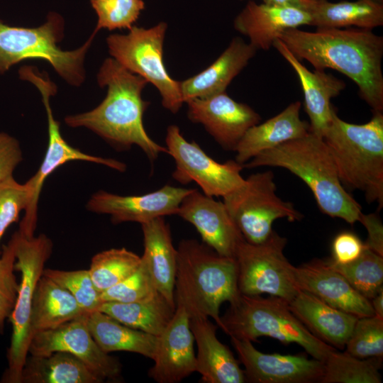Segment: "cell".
<instances>
[{
  "label": "cell",
  "mask_w": 383,
  "mask_h": 383,
  "mask_svg": "<svg viewBox=\"0 0 383 383\" xmlns=\"http://www.w3.org/2000/svg\"><path fill=\"white\" fill-rule=\"evenodd\" d=\"M379 4H383V0H371Z\"/></svg>",
  "instance_id": "7dc6e473"
},
{
  "label": "cell",
  "mask_w": 383,
  "mask_h": 383,
  "mask_svg": "<svg viewBox=\"0 0 383 383\" xmlns=\"http://www.w3.org/2000/svg\"><path fill=\"white\" fill-rule=\"evenodd\" d=\"M98 311L123 325L159 336L171 321L175 309L160 295L145 301H104Z\"/></svg>",
  "instance_id": "1f68e13d"
},
{
  "label": "cell",
  "mask_w": 383,
  "mask_h": 383,
  "mask_svg": "<svg viewBox=\"0 0 383 383\" xmlns=\"http://www.w3.org/2000/svg\"><path fill=\"white\" fill-rule=\"evenodd\" d=\"M345 189L364 193L368 204L383 206V113L363 124L339 118L333 110L323 136Z\"/></svg>",
  "instance_id": "5b68a950"
},
{
  "label": "cell",
  "mask_w": 383,
  "mask_h": 383,
  "mask_svg": "<svg viewBox=\"0 0 383 383\" xmlns=\"http://www.w3.org/2000/svg\"><path fill=\"white\" fill-rule=\"evenodd\" d=\"M16 245L14 233L0 255V333H4L5 321L13 309L19 288L14 274Z\"/></svg>",
  "instance_id": "ab89813d"
},
{
  "label": "cell",
  "mask_w": 383,
  "mask_h": 383,
  "mask_svg": "<svg viewBox=\"0 0 383 383\" xmlns=\"http://www.w3.org/2000/svg\"><path fill=\"white\" fill-rule=\"evenodd\" d=\"M370 301L374 315L383 318V288Z\"/></svg>",
  "instance_id": "bcb514c9"
},
{
  "label": "cell",
  "mask_w": 383,
  "mask_h": 383,
  "mask_svg": "<svg viewBox=\"0 0 383 383\" xmlns=\"http://www.w3.org/2000/svg\"><path fill=\"white\" fill-rule=\"evenodd\" d=\"M262 3L281 7L293 8L310 12L316 0H262Z\"/></svg>",
  "instance_id": "f6af8a7d"
},
{
  "label": "cell",
  "mask_w": 383,
  "mask_h": 383,
  "mask_svg": "<svg viewBox=\"0 0 383 383\" xmlns=\"http://www.w3.org/2000/svg\"><path fill=\"white\" fill-rule=\"evenodd\" d=\"M167 153L175 162L172 177L181 184L195 182L209 196H224L245 182L242 165L235 160L220 163L209 157L195 142L187 141L176 125L167 129Z\"/></svg>",
  "instance_id": "4fadbf2b"
},
{
  "label": "cell",
  "mask_w": 383,
  "mask_h": 383,
  "mask_svg": "<svg viewBox=\"0 0 383 383\" xmlns=\"http://www.w3.org/2000/svg\"><path fill=\"white\" fill-rule=\"evenodd\" d=\"M365 243L351 232L337 235L332 243L331 260L338 264H347L356 260L365 249Z\"/></svg>",
  "instance_id": "b9f144b4"
},
{
  "label": "cell",
  "mask_w": 383,
  "mask_h": 383,
  "mask_svg": "<svg viewBox=\"0 0 383 383\" xmlns=\"http://www.w3.org/2000/svg\"><path fill=\"white\" fill-rule=\"evenodd\" d=\"M326 261L355 290L369 300L383 288V256L367 248L351 262L338 264L331 259Z\"/></svg>",
  "instance_id": "e575fe53"
},
{
  "label": "cell",
  "mask_w": 383,
  "mask_h": 383,
  "mask_svg": "<svg viewBox=\"0 0 383 383\" xmlns=\"http://www.w3.org/2000/svg\"><path fill=\"white\" fill-rule=\"evenodd\" d=\"M289 307L313 335L339 349L345 347L358 318L302 290L289 303Z\"/></svg>",
  "instance_id": "d4e9b609"
},
{
  "label": "cell",
  "mask_w": 383,
  "mask_h": 383,
  "mask_svg": "<svg viewBox=\"0 0 383 383\" xmlns=\"http://www.w3.org/2000/svg\"><path fill=\"white\" fill-rule=\"evenodd\" d=\"M246 380L254 383L320 382L324 362L301 355L266 354L257 350L251 341L231 337Z\"/></svg>",
  "instance_id": "2e32d148"
},
{
  "label": "cell",
  "mask_w": 383,
  "mask_h": 383,
  "mask_svg": "<svg viewBox=\"0 0 383 383\" xmlns=\"http://www.w3.org/2000/svg\"><path fill=\"white\" fill-rule=\"evenodd\" d=\"M287 239L273 231L270 238L259 244L245 239L238 245L235 260L237 265L238 287L248 296L267 294L289 303L297 294L293 265L284 254Z\"/></svg>",
  "instance_id": "8fae6325"
},
{
  "label": "cell",
  "mask_w": 383,
  "mask_h": 383,
  "mask_svg": "<svg viewBox=\"0 0 383 383\" xmlns=\"http://www.w3.org/2000/svg\"><path fill=\"white\" fill-rule=\"evenodd\" d=\"M174 286L176 306L189 318H212L221 327L220 307L240 296L234 257L218 254L194 239L179 242Z\"/></svg>",
  "instance_id": "277c9868"
},
{
  "label": "cell",
  "mask_w": 383,
  "mask_h": 383,
  "mask_svg": "<svg viewBox=\"0 0 383 383\" xmlns=\"http://www.w3.org/2000/svg\"><path fill=\"white\" fill-rule=\"evenodd\" d=\"M88 314L64 287L43 274L35 292L30 318L33 337Z\"/></svg>",
  "instance_id": "83f0119b"
},
{
  "label": "cell",
  "mask_w": 383,
  "mask_h": 383,
  "mask_svg": "<svg viewBox=\"0 0 383 383\" xmlns=\"http://www.w3.org/2000/svg\"><path fill=\"white\" fill-rule=\"evenodd\" d=\"M31 200V191L26 182L20 184L13 176L0 182V241L6 229L18 219Z\"/></svg>",
  "instance_id": "60d3db41"
},
{
  "label": "cell",
  "mask_w": 383,
  "mask_h": 383,
  "mask_svg": "<svg viewBox=\"0 0 383 383\" xmlns=\"http://www.w3.org/2000/svg\"><path fill=\"white\" fill-rule=\"evenodd\" d=\"M348 354L361 359L383 356V318H358L345 345Z\"/></svg>",
  "instance_id": "74e56055"
},
{
  "label": "cell",
  "mask_w": 383,
  "mask_h": 383,
  "mask_svg": "<svg viewBox=\"0 0 383 383\" xmlns=\"http://www.w3.org/2000/svg\"><path fill=\"white\" fill-rule=\"evenodd\" d=\"M160 295L149 270L141 260L140 267L135 272L102 292L101 298L103 302L129 303L152 300Z\"/></svg>",
  "instance_id": "f35d334b"
},
{
  "label": "cell",
  "mask_w": 383,
  "mask_h": 383,
  "mask_svg": "<svg viewBox=\"0 0 383 383\" xmlns=\"http://www.w3.org/2000/svg\"><path fill=\"white\" fill-rule=\"evenodd\" d=\"M15 235V270L20 272L21 280L16 303L9 318L12 333L7 350V367L0 381L2 383H21L22 370L31 341L30 318L33 297L52 249L51 240L45 234L26 238L18 231Z\"/></svg>",
  "instance_id": "ba28073f"
},
{
  "label": "cell",
  "mask_w": 383,
  "mask_h": 383,
  "mask_svg": "<svg viewBox=\"0 0 383 383\" xmlns=\"http://www.w3.org/2000/svg\"><path fill=\"white\" fill-rule=\"evenodd\" d=\"M310 26L316 28H343L356 26L372 30L383 26V4L371 0L331 2L316 0Z\"/></svg>",
  "instance_id": "4dcf8cb0"
},
{
  "label": "cell",
  "mask_w": 383,
  "mask_h": 383,
  "mask_svg": "<svg viewBox=\"0 0 383 383\" xmlns=\"http://www.w3.org/2000/svg\"><path fill=\"white\" fill-rule=\"evenodd\" d=\"M167 29V24L163 21L149 28L133 26L127 34L109 35L106 43L111 57L154 85L161 96L163 107L176 113L184 101L180 82L170 76L164 64Z\"/></svg>",
  "instance_id": "9c48e42d"
},
{
  "label": "cell",
  "mask_w": 383,
  "mask_h": 383,
  "mask_svg": "<svg viewBox=\"0 0 383 383\" xmlns=\"http://www.w3.org/2000/svg\"><path fill=\"white\" fill-rule=\"evenodd\" d=\"M97 16L94 33L101 29H131L145 9L143 0H90Z\"/></svg>",
  "instance_id": "d590c367"
},
{
  "label": "cell",
  "mask_w": 383,
  "mask_h": 383,
  "mask_svg": "<svg viewBox=\"0 0 383 383\" xmlns=\"http://www.w3.org/2000/svg\"><path fill=\"white\" fill-rule=\"evenodd\" d=\"M295 283L326 304L358 318L374 316L370 301L355 290L326 260L293 266Z\"/></svg>",
  "instance_id": "ffe728a7"
},
{
  "label": "cell",
  "mask_w": 383,
  "mask_h": 383,
  "mask_svg": "<svg viewBox=\"0 0 383 383\" xmlns=\"http://www.w3.org/2000/svg\"><path fill=\"white\" fill-rule=\"evenodd\" d=\"M300 109L299 101L293 102L277 115L250 128L235 150V160L243 165L263 151L307 135L310 125L301 119Z\"/></svg>",
  "instance_id": "484cf974"
},
{
  "label": "cell",
  "mask_w": 383,
  "mask_h": 383,
  "mask_svg": "<svg viewBox=\"0 0 383 383\" xmlns=\"http://www.w3.org/2000/svg\"><path fill=\"white\" fill-rule=\"evenodd\" d=\"M97 82L101 87H107L104 100L89 111L66 116V124L87 128L121 149L135 145L151 162L160 153H167L166 147L155 143L143 126V117L149 102L143 99L142 92L148 82L112 57L103 62Z\"/></svg>",
  "instance_id": "7a4b0ae2"
},
{
  "label": "cell",
  "mask_w": 383,
  "mask_h": 383,
  "mask_svg": "<svg viewBox=\"0 0 383 383\" xmlns=\"http://www.w3.org/2000/svg\"><path fill=\"white\" fill-rule=\"evenodd\" d=\"M381 357L361 359L336 350L324 362L321 383H381Z\"/></svg>",
  "instance_id": "d6a6232c"
},
{
  "label": "cell",
  "mask_w": 383,
  "mask_h": 383,
  "mask_svg": "<svg viewBox=\"0 0 383 383\" xmlns=\"http://www.w3.org/2000/svg\"><path fill=\"white\" fill-rule=\"evenodd\" d=\"M177 215L192 224L204 243L218 254L235 258L244 238L223 202L192 189L182 199Z\"/></svg>",
  "instance_id": "ac0fdd59"
},
{
  "label": "cell",
  "mask_w": 383,
  "mask_h": 383,
  "mask_svg": "<svg viewBox=\"0 0 383 383\" xmlns=\"http://www.w3.org/2000/svg\"><path fill=\"white\" fill-rule=\"evenodd\" d=\"M272 47L296 72L304 94L305 111L310 120V131L323 138L334 109L331 99L345 89V82L324 70H309L292 55L280 39H277Z\"/></svg>",
  "instance_id": "44dd1931"
},
{
  "label": "cell",
  "mask_w": 383,
  "mask_h": 383,
  "mask_svg": "<svg viewBox=\"0 0 383 383\" xmlns=\"http://www.w3.org/2000/svg\"><path fill=\"white\" fill-rule=\"evenodd\" d=\"M263 166L282 167L299 177L309 187L323 213L350 224L360 221L361 206L341 184L323 138L309 132L263 151L243 165L248 169Z\"/></svg>",
  "instance_id": "3957f363"
},
{
  "label": "cell",
  "mask_w": 383,
  "mask_h": 383,
  "mask_svg": "<svg viewBox=\"0 0 383 383\" xmlns=\"http://www.w3.org/2000/svg\"><path fill=\"white\" fill-rule=\"evenodd\" d=\"M184 309L176 306L174 313L158 336L154 365L148 376L158 383H177L196 372L194 338Z\"/></svg>",
  "instance_id": "d6986e66"
},
{
  "label": "cell",
  "mask_w": 383,
  "mask_h": 383,
  "mask_svg": "<svg viewBox=\"0 0 383 383\" xmlns=\"http://www.w3.org/2000/svg\"><path fill=\"white\" fill-rule=\"evenodd\" d=\"M43 274L67 289L87 313L98 311L103 303L88 270L65 271L45 269Z\"/></svg>",
  "instance_id": "8d00e7d4"
},
{
  "label": "cell",
  "mask_w": 383,
  "mask_h": 383,
  "mask_svg": "<svg viewBox=\"0 0 383 383\" xmlns=\"http://www.w3.org/2000/svg\"><path fill=\"white\" fill-rule=\"evenodd\" d=\"M21 78L33 84L39 90L48 118V144L44 159L36 173L26 183L31 191V200L20 223L18 232L26 238L34 236L37 226L38 199L47 177L61 165L74 160L91 162L123 172L124 163L111 158H104L86 154L69 145L62 138L60 123L52 114L50 97L57 92V87L47 75L36 68L28 67L22 72Z\"/></svg>",
  "instance_id": "7c38bea8"
},
{
  "label": "cell",
  "mask_w": 383,
  "mask_h": 383,
  "mask_svg": "<svg viewBox=\"0 0 383 383\" xmlns=\"http://www.w3.org/2000/svg\"><path fill=\"white\" fill-rule=\"evenodd\" d=\"M197 345L196 372L206 383H243L246 378L230 349L216 336V326L208 318H190Z\"/></svg>",
  "instance_id": "603a6c76"
},
{
  "label": "cell",
  "mask_w": 383,
  "mask_h": 383,
  "mask_svg": "<svg viewBox=\"0 0 383 383\" xmlns=\"http://www.w3.org/2000/svg\"><path fill=\"white\" fill-rule=\"evenodd\" d=\"M87 315L35 334L30 341L28 354L68 353L80 359L104 381L118 380L121 364L99 348L87 327Z\"/></svg>",
  "instance_id": "5bb4252c"
},
{
  "label": "cell",
  "mask_w": 383,
  "mask_h": 383,
  "mask_svg": "<svg viewBox=\"0 0 383 383\" xmlns=\"http://www.w3.org/2000/svg\"><path fill=\"white\" fill-rule=\"evenodd\" d=\"M223 198L244 239L252 244L270 238L276 220L285 218L295 221L303 218L291 202L276 194L274 174L270 170L251 174L240 187Z\"/></svg>",
  "instance_id": "30bf717a"
},
{
  "label": "cell",
  "mask_w": 383,
  "mask_h": 383,
  "mask_svg": "<svg viewBox=\"0 0 383 383\" xmlns=\"http://www.w3.org/2000/svg\"><path fill=\"white\" fill-rule=\"evenodd\" d=\"M359 222L367 231L365 247L383 256V226L379 216L374 213H362Z\"/></svg>",
  "instance_id": "ee69618b"
},
{
  "label": "cell",
  "mask_w": 383,
  "mask_h": 383,
  "mask_svg": "<svg viewBox=\"0 0 383 383\" xmlns=\"http://www.w3.org/2000/svg\"><path fill=\"white\" fill-rule=\"evenodd\" d=\"M299 61L315 70L333 69L345 74L358 87L360 97L373 112L383 111V38L362 28H299L279 37Z\"/></svg>",
  "instance_id": "6da1fadb"
},
{
  "label": "cell",
  "mask_w": 383,
  "mask_h": 383,
  "mask_svg": "<svg viewBox=\"0 0 383 383\" xmlns=\"http://www.w3.org/2000/svg\"><path fill=\"white\" fill-rule=\"evenodd\" d=\"M144 252L141 256L159 293L174 309L177 250L169 225L163 217L141 224Z\"/></svg>",
  "instance_id": "4316f807"
},
{
  "label": "cell",
  "mask_w": 383,
  "mask_h": 383,
  "mask_svg": "<svg viewBox=\"0 0 383 383\" xmlns=\"http://www.w3.org/2000/svg\"><path fill=\"white\" fill-rule=\"evenodd\" d=\"M102 378L74 355L55 352L46 355H28L21 383H101Z\"/></svg>",
  "instance_id": "f546056e"
},
{
  "label": "cell",
  "mask_w": 383,
  "mask_h": 383,
  "mask_svg": "<svg viewBox=\"0 0 383 383\" xmlns=\"http://www.w3.org/2000/svg\"><path fill=\"white\" fill-rule=\"evenodd\" d=\"M187 116L201 124L225 150L235 151L247 131L260 123V116L250 106L239 103L226 91L186 102Z\"/></svg>",
  "instance_id": "9a60e30c"
},
{
  "label": "cell",
  "mask_w": 383,
  "mask_h": 383,
  "mask_svg": "<svg viewBox=\"0 0 383 383\" xmlns=\"http://www.w3.org/2000/svg\"><path fill=\"white\" fill-rule=\"evenodd\" d=\"M310 23L307 11L250 1L235 18L233 26L256 50H268L285 30Z\"/></svg>",
  "instance_id": "7402d4cb"
},
{
  "label": "cell",
  "mask_w": 383,
  "mask_h": 383,
  "mask_svg": "<svg viewBox=\"0 0 383 383\" xmlns=\"http://www.w3.org/2000/svg\"><path fill=\"white\" fill-rule=\"evenodd\" d=\"M221 328L230 337L256 341L267 336L284 344L296 343L324 362L335 348L313 335L291 311L289 303L272 296H240L221 316Z\"/></svg>",
  "instance_id": "8992f818"
},
{
  "label": "cell",
  "mask_w": 383,
  "mask_h": 383,
  "mask_svg": "<svg viewBox=\"0 0 383 383\" xmlns=\"http://www.w3.org/2000/svg\"><path fill=\"white\" fill-rule=\"evenodd\" d=\"M192 189L165 185L139 196H121L99 191L88 201L89 211L109 214L114 223L137 222L143 224L160 217L177 214L182 199Z\"/></svg>",
  "instance_id": "e0dca14e"
},
{
  "label": "cell",
  "mask_w": 383,
  "mask_h": 383,
  "mask_svg": "<svg viewBox=\"0 0 383 383\" xmlns=\"http://www.w3.org/2000/svg\"><path fill=\"white\" fill-rule=\"evenodd\" d=\"M64 18L54 11L35 28L13 26L0 19V74L20 62L39 59L49 62L68 84L81 85L85 79L84 58L96 34L92 33L79 48L63 50L57 43L64 37Z\"/></svg>",
  "instance_id": "52a82bcc"
},
{
  "label": "cell",
  "mask_w": 383,
  "mask_h": 383,
  "mask_svg": "<svg viewBox=\"0 0 383 383\" xmlns=\"http://www.w3.org/2000/svg\"><path fill=\"white\" fill-rule=\"evenodd\" d=\"M257 50L235 37L221 55L207 68L180 82L184 103L226 91L232 80L247 66Z\"/></svg>",
  "instance_id": "cb8c5ba5"
},
{
  "label": "cell",
  "mask_w": 383,
  "mask_h": 383,
  "mask_svg": "<svg viewBox=\"0 0 383 383\" xmlns=\"http://www.w3.org/2000/svg\"><path fill=\"white\" fill-rule=\"evenodd\" d=\"M140 263L141 256L125 248H111L96 254L88 270L101 293L131 275Z\"/></svg>",
  "instance_id": "836d02e7"
},
{
  "label": "cell",
  "mask_w": 383,
  "mask_h": 383,
  "mask_svg": "<svg viewBox=\"0 0 383 383\" xmlns=\"http://www.w3.org/2000/svg\"><path fill=\"white\" fill-rule=\"evenodd\" d=\"M86 323L104 352L126 351L154 359L158 336L123 325L99 311L88 313Z\"/></svg>",
  "instance_id": "f1b7e54d"
},
{
  "label": "cell",
  "mask_w": 383,
  "mask_h": 383,
  "mask_svg": "<svg viewBox=\"0 0 383 383\" xmlns=\"http://www.w3.org/2000/svg\"><path fill=\"white\" fill-rule=\"evenodd\" d=\"M22 159L19 142L13 136L0 132V182L13 176Z\"/></svg>",
  "instance_id": "7bdbcfd3"
}]
</instances>
